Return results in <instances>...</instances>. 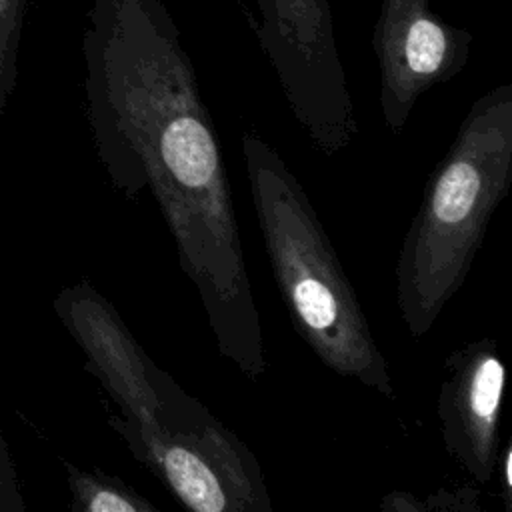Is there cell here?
<instances>
[{
  "label": "cell",
  "mask_w": 512,
  "mask_h": 512,
  "mask_svg": "<svg viewBox=\"0 0 512 512\" xmlns=\"http://www.w3.org/2000/svg\"><path fill=\"white\" fill-rule=\"evenodd\" d=\"M512 184V84L478 96L430 172L396 260V304L422 338L462 288Z\"/></svg>",
  "instance_id": "cell-3"
},
{
  "label": "cell",
  "mask_w": 512,
  "mask_h": 512,
  "mask_svg": "<svg viewBox=\"0 0 512 512\" xmlns=\"http://www.w3.org/2000/svg\"><path fill=\"white\" fill-rule=\"evenodd\" d=\"M480 512V492L474 486H460L456 490L438 488L434 494L418 500L414 496L412 512Z\"/></svg>",
  "instance_id": "cell-10"
},
{
  "label": "cell",
  "mask_w": 512,
  "mask_h": 512,
  "mask_svg": "<svg viewBox=\"0 0 512 512\" xmlns=\"http://www.w3.org/2000/svg\"><path fill=\"white\" fill-rule=\"evenodd\" d=\"M30 0H0V120L16 86L18 52Z\"/></svg>",
  "instance_id": "cell-9"
},
{
  "label": "cell",
  "mask_w": 512,
  "mask_h": 512,
  "mask_svg": "<svg viewBox=\"0 0 512 512\" xmlns=\"http://www.w3.org/2000/svg\"><path fill=\"white\" fill-rule=\"evenodd\" d=\"M436 412L442 442L454 462L480 486L494 478L506 366L500 344L482 336L456 348L444 362Z\"/></svg>",
  "instance_id": "cell-7"
},
{
  "label": "cell",
  "mask_w": 512,
  "mask_h": 512,
  "mask_svg": "<svg viewBox=\"0 0 512 512\" xmlns=\"http://www.w3.org/2000/svg\"><path fill=\"white\" fill-rule=\"evenodd\" d=\"M82 52L100 164L126 198L150 190L218 352L260 378L262 326L226 160L176 22L162 0H90Z\"/></svg>",
  "instance_id": "cell-1"
},
{
  "label": "cell",
  "mask_w": 512,
  "mask_h": 512,
  "mask_svg": "<svg viewBox=\"0 0 512 512\" xmlns=\"http://www.w3.org/2000/svg\"><path fill=\"white\" fill-rule=\"evenodd\" d=\"M26 502L18 486L14 458L10 446L0 434V512H24Z\"/></svg>",
  "instance_id": "cell-11"
},
{
  "label": "cell",
  "mask_w": 512,
  "mask_h": 512,
  "mask_svg": "<svg viewBox=\"0 0 512 512\" xmlns=\"http://www.w3.org/2000/svg\"><path fill=\"white\" fill-rule=\"evenodd\" d=\"M494 474H500V490H502L504 510L512 512V438H508L506 444L500 446Z\"/></svg>",
  "instance_id": "cell-12"
},
{
  "label": "cell",
  "mask_w": 512,
  "mask_h": 512,
  "mask_svg": "<svg viewBox=\"0 0 512 512\" xmlns=\"http://www.w3.org/2000/svg\"><path fill=\"white\" fill-rule=\"evenodd\" d=\"M252 26L284 98L324 156L348 148L358 120L340 60L330 0H254Z\"/></svg>",
  "instance_id": "cell-5"
},
{
  "label": "cell",
  "mask_w": 512,
  "mask_h": 512,
  "mask_svg": "<svg viewBox=\"0 0 512 512\" xmlns=\"http://www.w3.org/2000/svg\"><path fill=\"white\" fill-rule=\"evenodd\" d=\"M54 312L118 406L108 424L182 506L196 512H270L258 458L208 406L186 394L138 344L114 304L88 280L64 286Z\"/></svg>",
  "instance_id": "cell-2"
},
{
  "label": "cell",
  "mask_w": 512,
  "mask_h": 512,
  "mask_svg": "<svg viewBox=\"0 0 512 512\" xmlns=\"http://www.w3.org/2000/svg\"><path fill=\"white\" fill-rule=\"evenodd\" d=\"M472 34L442 20L430 0H382L372 34L380 70V110L390 132L404 130L432 86L460 74Z\"/></svg>",
  "instance_id": "cell-6"
},
{
  "label": "cell",
  "mask_w": 512,
  "mask_h": 512,
  "mask_svg": "<svg viewBox=\"0 0 512 512\" xmlns=\"http://www.w3.org/2000/svg\"><path fill=\"white\" fill-rule=\"evenodd\" d=\"M66 482L72 496L74 512H156L146 496L120 476L102 470H84L64 462Z\"/></svg>",
  "instance_id": "cell-8"
},
{
  "label": "cell",
  "mask_w": 512,
  "mask_h": 512,
  "mask_svg": "<svg viewBox=\"0 0 512 512\" xmlns=\"http://www.w3.org/2000/svg\"><path fill=\"white\" fill-rule=\"evenodd\" d=\"M242 154L262 242L294 330L326 368L394 398L388 360L306 190L256 132L242 134Z\"/></svg>",
  "instance_id": "cell-4"
}]
</instances>
